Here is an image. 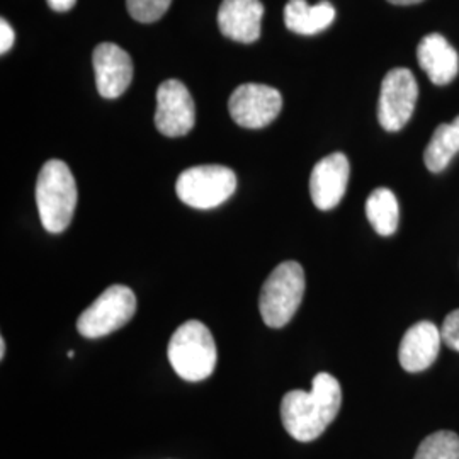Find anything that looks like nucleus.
<instances>
[{
    "mask_svg": "<svg viewBox=\"0 0 459 459\" xmlns=\"http://www.w3.org/2000/svg\"><path fill=\"white\" fill-rule=\"evenodd\" d=\"M342 403V388L337 377L318 373L312 390H291L282 396L281 420L286 432L299 443L318 439L337 417Z\"/></svg>",
    "mask_w": 459,
    "mask_h": 459,
    "instance_id": "1",
    "label": "nucleus"
},
{
    "mask_svg": "<svg viewBox=\"0 0 459 459\" xmlns=\"http://www.w3.org/2000/svg\"><path fill=\"white\" fill-rule=\"evenodd\" d=\"M36 204L47 231L68 229L77 206V184L65 162L53 159L43 165L36 182Z\"/></svg>",
    "mask_w": 459,
    "mask_h": 459,
    "instance_id": "2",
    "label": "nucleus"
},
{
    "mask_svg": "<svg viewBox=\"0 0 459 459\" xmlns=\"http://www.w3.org/2000/svg\"><path fill=\"white\" fill-rule=\"evenodd\" d=\"M167 356L174 371L186 381H203L216 368V344L210 328L199 320L182 324L170 337Z\"/></svg>",
    "mask_w": 459,
    "mask_h": 459,
    "instance_id": "3",
    "label": "nucleus"
},
{
    "mask_svg": "<svg viewBox=\"0 0 459 459\" xmlns=\"http://www.w3.org/2000/svg\"><path fill=\"white\" fill-rule=\"evenodd\" d=\"M307 281L305 271L295 261L279 264L264 282L259 310L267 327L281 328L288 325L298 312Z\"/></svg>",
    "mask_w": 459,
    "mask_h": 459,
    "instance_id": "4",
    "label": "nucleus"
},
{
    "mask_svg": "<svg viewBox=\"0 0 459 459\" xmlns=\"http://www.w3.org/2000/svg\"><path fill=\"white\" fill-rule=\"evenodd\" d=\"M237 189L235 172L223 165H199L184 170L176 182V193L184 204L196 210H213Z\"/></svg>",
    "mask_w": 459,
    "mask_h": 459,
    "instance_id": "5",
    "label": "nucleus"
},
{
    "mask_svg": "<svg viewBox=\"0 0 459 459\" xmlns=\"http://www.w3.org/2000/svg\"><path fill=\"white\" fill-rule=\"evenodd\" d=\"M136 312V296L128 286H109L98 299L83 310L77 330L85 339H99L125 327Z\"/></svg>",
    "mask_w": 459,
    "mask_h": 459,
    "instance_id": "6",
    "label": "nucleus"
},
{
    "mask_svg": "<svg viewBox=\"0 0 459 459\" xmlns=\"http://www.w3.org/2000/svg\"><path fill=\"white\" fill-rule=\"evenodd\" d=\"M419 99V83L409 68L390 70L379 92L377 121L386 132H400L411 121Z\"/></svg>",
    "mask_w": 459,
    "mask_h": 459,
    "instance_id": "7",
    "label": "nucleus"
},
{
    "mask_svg": "<svg viewBox=\"0 0 459 459\" xmlns=\"http://www.w3.org/2000/svg\"><path fill=\"white\" fill-rule=\"evenodd\" d=\"M282 109V96L278 89L261 83H244L230 96L229 111L233 121L248 130L271 125Z\"/></svg>",
    "mask_w": 459,
    "mask_h": 459,
    "instance_id": "8",
    "label": "nucleus"
},
{
    "mask_svg": "<svg viewBox=\"0 0 459 459\" xmlns=\"http://www.w3.org/2000/svg\"><path fill=\"white\" fill-rule=\"evenodd\" d=\"M196 106L187 87L176 79L160 83L157 91V111L155 126L157 130L176 138L184 136L195 128Z\"/></svg>",
    "mask_w": 459,
    "mask_h": 459,
    "instance_id": "9",
    "label": "nucleus"
},
{
    "mask_svg": "<svg viewBox=\"0 0 459 459\" xmlns=\"http://www.w3.org/2000/svg\"><path fill=\"white\" fill-rule=\"evenodd\" d=\"M92 65L98 92L104 99H117L133 81L132 56L115 43H100L94 49Z\"/></svg>",
    "mask_w": 459,
    "mask_h": 459,
    "instance_id": "10",
    "label": "nucleus"
},
{
    "mask_svg": "<svg viewBox=\"0 0 459 459\" xmlns=\"http://www.w3.org/2000/svg\"><path fill=\"white\" fill-rule=\"evenodd\" d=\"M351 176V165L344 153H330L313 167L310 176V195L313 204L328 212L333 210L344 197Z\"/></svg>",
    "mask_w": 459,
    "mask_h": 459,
    "instance_id": "11",
    "label": "nucleus"
},
{
    "mask_svg": "<svg viewBox=\"0 0 459 459\" xmlns=\"http://www.w3.org/2000/svg\"><path fill=\"white\" fill-rule=\"evenodd\" d=\"M441 342V328L436 327L432 322H419L411 325L400 342L398 359L402 368L409 373L426 371L437 359Z\"/></svg>",
    "mask_w": 459,
    "mask_h": 459,
    "instance_id": "12",
    "label": "nucleus"
},
{
    "mask_svg": "<svg viewBox=\"0 0 459 459\" xmlns=\"http://www.w3.org/2000/svg\"><path fill=\"white\" fill-rule=\"evenodd\" d=\"M264 5L261 0H223L218 11L220 31L238 43L261 38Z\"/></svg>",
    "mask_w": 459,
    "mask_h": 459,
    "instance_id": "13",
    "label": "nucleus"
},
{
    "mask_svg": "<svg viewBox=\"0 0 459 459\" xmlns=\"http://www.w3.org/2000/svg\"><path fill=\"white\" fill-rule=\"evenodd\" d=\"M417 60L429 81L436 85H447L458 77L459 55L443 34L430 33L417 47Z\"/></svg>",
    "mask_w": 459,
    "mask_h": 459,
    "instance_id": "14",
    "label": "nucleus"
},
{
    "mask_svg": "<svg viewBox=\"0 0 459 459\" xmlns=\"http://www.w3.org/2000/svg\"><path fill=\"white\" fill-rule=\"evenodd\" d=\"M335 21V7L322 0L308 4L307 0H290L284 7V24L290 31L303 36L322 33Z\"/></svg>",
    "mask_w": 459,
    "mask_h": 459,
    "instance_id": "15",
    "label": "nucleus"
},
{
    "mask_svg": "<svg viewBox=\"0 0 459 459\" xmlns=\"http://www.w3.org/2000/svg\"><path fill=\"white\" fill-rule=\"evenodd\" d=\"M366 216L381 237H392L400 223V206L394 191L377 187L366 201Z\"/></svg>",
    "mask_w": 459,
    "mask_h": 459,
    "instance_id": "16",
    "label": "nucleus"
},
{
    "mask_svg": "<svg viewBox=\"0 0 459 459\" xmlns=\"http://www.w3.org/2000/svg\"><path fill=\"white\" fill-rule=\"evenodd\" d=\"M458 152L459 116L453 123L437 126V130L432 134L424 152L427 169L430 172H443Z\"/></svg>",
    "mask_w": 459,
    "mask_h": 459,
    "instance_id": "17",
    "label": "nucleus"
},
{
    "mask_svg": "<svg viewBox=\"0 0 459 459\" xmlns=\"http://www.w3.org/2000/svg\"><path fill=\"white\" fill-rule=\"evenodd\" d=\"M413 459H459V437L456 432L439 430L426 437Z\"/></svg>",
    "mask_w": 459,
    "mask_h": 459,
    "instance_id": "18",
    "label": "nucleus"
},
{
    "mask_svg": "<svg viewBox=\"0 0 459 459\" xmlns=\"http://www.w3.org/2000/svg\"><path fill=\"white\" fill-rule=\"evenodd\" d=\"M172 0H126L130 16L138 22H155L169 11Z\"/></svg>",
    "mask_w": 459,
    "mask_h": 459,
    "instance_id": "19",
    "label": "nucleus"
},
{
    "mask_svg": "<svg viewBox=\"0 0 459 459\" xmlns=\"http://www.w3.org/2000/svg\"><path fill=\"white\" fill-rule=\"evenodd\" d=\"M441 335H443L444 344L459 352V308L446 316Z\"/></svg>",
    "mask_w": 459,
    "mask_h": 459,
    "instance_id": "20",
    "label": "nucleus"
},
{
    "mask_svg": "<svg viewBox=\"0 0 459 459\" xmlns=\"http://www.w3.org/2000/svg\"><path fill=\"white\" fill-rule=\"evenodd\" d=\"M14 39H16V33L13 26L5 19H2L0 21V53L2 55H5L9 49L13 48Z\"/></svg>",
    "mask_w": 459,
    "mask_h": 459,
    "instance_id": "21",
    "label": "nucleus"
},
{
    "mask_svg": "<svg viewBox=\"0 0 459 459\" xmlns=\"http://www.w3.org/2000/svg\"><path fill=\"white\" fill-rule=\"evenodd\" d=\"M47 2H48L49 7L56 13H66L77 4V0H47Z\"/></svg>",
    "mask_w": 459,
    "mask_h": 459,
    "instance_id": "22",
    "label": "nucleus"
},
{
    "mask_svg": "<svg viewBox=\"0 0 459 459\" xmlns=\"http://www.w3.org/2000/svg\"><path fill=\"white\" fill-rule=\"evenodd\" d=\"M394 5H411V4H419V2H424V0H388Z\"/></svg>",
    "mask_w": 459,
    "mask_h": 459,
    "instance_id": "23",
    "label": "nucleus"
},
{
    "mask_svg": "<svg viewBox=\"0 0 459 459\" xmlns=\"http://www.w3.org/2000/svg\"><path fill=\"white\" fill-rule=\"evenodd\" d=\"M5 358V341H4V337L0 339V359H4Z\"/></svg>",
    "mask_w": 459,
    "mask_h": 459,
    "instance_id": "24",
    "label": "nucleus"
}]
</instances>
